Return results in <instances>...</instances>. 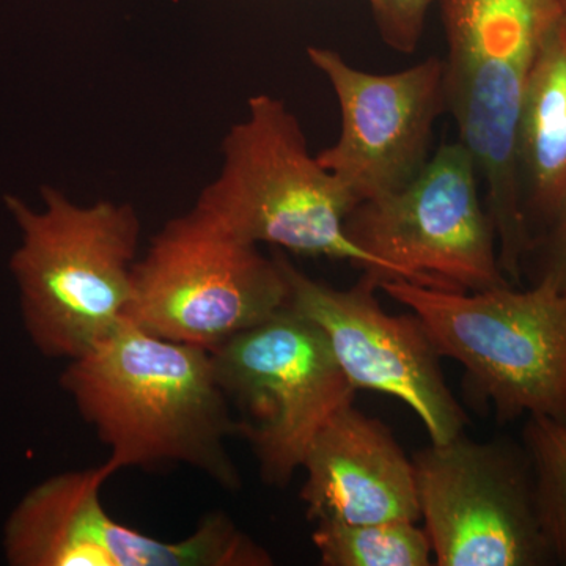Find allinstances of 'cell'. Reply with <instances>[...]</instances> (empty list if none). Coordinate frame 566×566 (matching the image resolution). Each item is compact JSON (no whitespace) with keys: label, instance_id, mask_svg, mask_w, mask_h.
<instances>
[{"label":"cell","instance_id":"cell-8","mask_svg":"<svg viewBox=\"0 0 566 566\" xmlns=\"http://www.w3.org/2000/svg\"><path fill=\"white\" fill-rule=\"evenodd\" d=\"M345 227L349 240L385 266L386 281L447 292L510 285L480 200L474 156L461 142L442 145L400 191L356 205Z\"/></svg>","mask_w":566,"mask_h":566},{"label":"cell","instance_id":"cell-6","mask_svg":"<svg viewBox=\"0 0 566 566\" xmlns=\"http://www.w3.org/2000/svg\"><path fill=\"white\" fill-rule=\"evenodd\" d=\"M286 304L277 255L268 259L193 205L170 219L137 260L128 322L212 352Z\"/></svg>","mask_w":566,"mask_h":566},{"label":"cell","instance_id":"cell-1","mask_svg":"<svg viewBox=\"0 0 566 566\" xmlns=\"http://www.w3.org/2000/svg\"><path fill=\"white\" fill-rule=\"evenodd\" d=\"M61 386L109 449L114 474L128 468L186 464L223 490L241 486L227 452L238 420L214 374L211 353L156 337L126 322L70 360Z\"/></svg>","mask_w":566,"mask_h":566},{"label":"cell","instance_id":"cell-10","mask_svg":"<svg viewBox=\"0 0 566 566\" xmlns=\"http://www.w3.org/2000/svg\"><path fill=\"white\" fill-rule=\"evenodd\" d=\"M106 463L52 475L18 502L3 527L11 566H271L274 558L226 513L205 516L188 538L163 542L104 509Z\"/></svg>","mask_w":566,"mask_h":566},{"label":"cell","instance_id":"cell-5","mask_svg":"<svg viewBox=\"0 0 566 566\" xmlns=\"http://www.w3.org/2000/svg\"><path fill=\"white\" fill-rule=\"evenodd\" d=\"M378 286L419 316L439 356L464 368L469 392L493 405L499 422H566V290L545 279L523 292H447L401 279Z\"/></svg>","mask_w":566,"mask_h":566},{"label":"cell","instance_id":"cell-15","mask_svg":"<svg viewBox=\"0 0 566 566\" xmlns=\"http://www.w3.org/2000/svg\"><path fill=\"white\" fill-rule=\"evenodd\" d=\"M312 542L324 566H430V539L417 521L318 523Z\"/></svg>","mask_w":566,"mask_h":566},{"label":"cell","instance_id":"cell-16","mask_svg":"<svg viewBox=\"0 0 566 566\" xmlns=\"http://www.w3.org/2000/svg\"><path fill=\"white\" fill-rule=\"evenodd\" d=\"M523 438L551 556L566 565V422L528 416Z\"/></svg>","mask_w":566,"mask_h":566},{"label":"cell","instance_id":"cell-3","mask_svg":"<svg viewBox=\"0 0 566 566\" xmlns=\"http://www.w3.org/2000/svg\"><path fill=\"white\" fill-rule=\"evenodd\" d=\"M447 36V109L486 186L505 277L517 281L531 227L517 167V125L531 71L564 0H439Z\"/></svg>","mask_w":566,"mask_h":566},{"label":"cell","instance_id":"cell-11","mask_svg":"<svg viewBox=\"0 0 566 566\" xmlns=\"http://www.w3.org/2000/svg\"><path fill=\"white\" fill-rule=\"evenodd\" d=\"M275 255L289 283V304L318 326L357 392L400 400L419 417L431 442L464 433L468 416L447 386L441 356L419 316L387 314L371 275L338 290L297 270L283 253Z\"/></svg>","mask_w":566,"mask_h":566},{"label":"cell","instance_id":"cell-2","mask_svg":"<svg viewBox=\"0 0 566 566\" xmlns=\"http://www.w3.org/2000/svg\"><path fill=\"white\" fill-rule=\"evenodd\" d=\"M20 244L10 273L20 294L22 324L50 359H77L128 322L142 222L133 205L74 202L54 186L41 207L7 193Z\"/></svg>","mask_w":566,"mask_h":566},{"label":"cell","instance_id":"cell-18","mask_svg":"<svg viewBox=\"0 0 566 566\" xmlns=\"http://www.w3.org/2000/svg\"><path fill=\"white\" fill-rule=\"evenodd\" d=\"M542 266L536 281H549L566 290V196L553 221L547 223L545 238L539 241Z\"/></svg>","mask_w":566,"mask_h":566},{"label":"cell","instance_id":"cell-14","mask_svg":"<svg viewBox=\"0 0 566 566\" xmlns=\"http://www.w3.org/2000/svg\"><path fill=\"white\" fill-rule=\"evenodd\" d=\"M517 167L526 211L531 207L549 223L566 196L564 18L546 36L528 76L517 125Z\"/></svg>","mask_w":566,"mask_h":566},{"label":"cell","instance_id":"cell-9","mask_svg":"<svg viewBox=\"0 0 566 566\" xmlns=\"http://www.w3.org/2000/svg\"><path fill=\"white\" fill-rule=\"evenodd\" d=\"M420 520L438 566L553 562L526 450L464 433L412 458Z\"/></svg>","mask_w":566,"mask_h":566},{"label":"cell","instance_id":"cell-13","mask_svg":"<svg viewBox=\"0 0 566 566\" xmlns=\"http://www.w3.org/2000/svg\"><path fill=\"white\" fill-rule=\"evenodd\" d=\"M303 469L300 495L314 524L420 521L412 458L381 420L354 403L319 431Z\"/></svg>","mask_w":566,"mask_h":566},{"label":"cell","instance_id":"cell-7","mask_svg":"<svg viewBox=\"0 0 566 566\" xmlns=\"http://www.w3.org/2000/svg\"><path fill=\"white\" fill-rule=\"evenodd\" d=\"M216 378L240 411L238 436L252 447L266 485L303 469L319 431L357 390L315 323L292 305L212 349Z\"/></svg>","mask_w":566,"mask_h":566},{"label":"cell","instance_id":"cell-19","mask_svg":"<svg viewBox=\"0 0 566 566\" xmlns=\"http://www.w3.org/2000/svg\"><path fill=\"white\" fill-rule=\"evenodd\" d=\"M564 21L566 24V0H564Z\"/></svg>","mask_w":566,"mask_h":566},{"label":"cell","instance_id":"cell-12","mask_svg":"<svg viewBox=\"0 0 566 566\" xmlns=\"http://www.w3.org/2000/svg\"><path fill=\"white\" fill-rule=\"evenodd\" d=\"M307 57L329 81L342 115L340 136L316 155L319 164L357 205L403 189L431 158L434 123L447 109L444 61L374 74L329 48L311 46Z\"/></svg>","mask_w":566,"mask_h":566},{"label":"cell","instance_id":"cell-4","mask_svg":"<svg viewBox=\"0 0 566 566\" xmlns=\"http://www.w3.org/2000/svg\"><path fill=\"white\" fill-rule=\"evenodd\" d=\"M221 155L218 177L197 208L249 243L345 260L378 285L386 281L385 266L346 233L356 200L308 150L303 126L282 99L252 96L223 137Z\"/></svg>","mask_w":566,"mask_h":566},{"label":"cell","instance_id":"cell-17","mask_svg":"<svg viewBox=\"0 0 566 566\" xmlns=\"http://www.w3.org/2000/svg\"><path fill=\"white\" fill-rule=\"evenodd\" d=\"M434 0H368L376 28L387 46L411 54L422 39L424 20Z\"/></svg>","mask_w":566,"mask_h":566}]
</instances>
